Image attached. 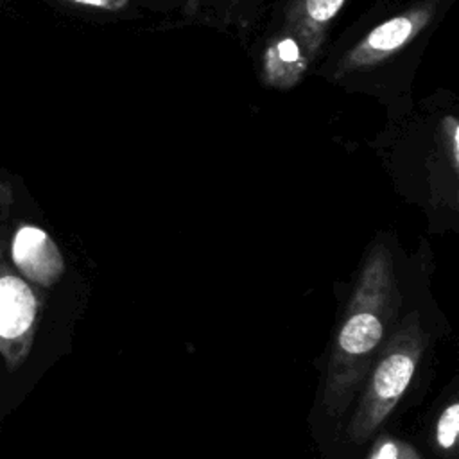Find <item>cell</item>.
I'll list each match as a JSON object with an SVG mask.
<instances>
[{
    "label": "cell",
    "mask_w": 459,
    "mask_h": 459,
    "mask_svg": "<svg viewBox=\"0 0 459 459\" xmlns=\"http://www.w3.org/2000/svg\"><path fill=\"white\" fill-rule=\"evenodd\" d=\"M77 5H88V7H99V9H120L127 0H65Z\"/></svg>",
    "instance_id": "cell-10"
},
{
    "label": "cell",
    "mask_w": 459,
    "mask_h": 459,
    "mask_svg": "<svg viewBox=\"0 0 459 459\" xmlns=\"http://www.w3.org/2000/svg\"><path fill=\"white\" fill-rule=\"evenodd\" d=\"M11 204V194H9V186L0 183V208L5 210Z\"/></svg>",
    "instance_id": "cell-11"
},
{
    "label": "cell",
    "mask_w": 459,
    "mask_h": 459,
    "mask_svg": "<svg viewBox=\"0 0 459 459\" xmlns=\"http://www.w3.org/2000/svg\"><path fill=\"white\" fill-rule=\"evenodd\" d=\"M307 68V57L290 36L276 39L265 52L264 57V77L265 82L280 88L292 86L298 82Z\"/></svg>",
    "instance_id": "cell-6"
},
{
    "label": "cell",
    "mask_w": 459,
    "mask_h": 459,
    "mask_svg": "<svg viewBox=\"0 0 459 459\" xmlns=\"http://www.w3.org/2000/svg\"><path fill=\"white\" fill-rule=\"evenodd\" d=\"M344 0H305L303 2V29L310 38V47L321 29L339 13Z\"/></svg>",
    "instance_id": "cell-7"
},
{
    "label": "cell",
    "mask_w": 459,
    "mask_h": 459,
    "mask_svg": "<svg viewBox=\"0 0 459 459\" xmlns=\"http://www.w3.org/2000/svg\"><path fill=\"white\" fill-rule=\"evenodd\" d=\"M425 344L427 337L420 319L411 314L391 333L371 366L373 369L362 391L360 403L346 427L351 441H366L391 414L414 378Z\"/></svg>",
    "instance_id": "cell-2"
},
{
    "label": "cell",
    "mask_w": 459,
    "mask_h": 459,
    "mask_svg": "<svg viewBox=\"0 0 459 459\" xmlns=\"http://www.w3.org/2000/svg\"><path fill=\"white\" fill-rule=\"evenodd\" d=\"M457 430H459V403L452 402L448 407H445V411L437 420V425H436L437 445L443 450H450L455 445Z\"/></svg>",
    "instance_id": "cell-8"
},
{
    "label": "cell",
    "mask_w": 459,
    "mask_h": 459,
    "mask_svg": "<svg viewBox=\"0 0 459 459\" xmlns=\"http://www.w3.org/2000/svg\"><path fill=\"white\" fill-rule=\"evenodd\" d=\"M429 16V9H414L380 23L366 36L362 43H359V47L353 48V52L342 63V68L348 70L373 65L391 56L425 27Z\"/></svg>",
    "instance_id": "cell-5"
},
{
    "label": "cell",
    "mask_w": 459,
    "mask_h": 459,
    "mask_svg": "<svg viewBox=\"0 0 459 459\" xmlns=\"http://www.w3.org/2000/svg\"><path fill=\"white\" fill-rule=\"evenodd\" d=\"M369 459H420V457L407 443H400L394 439H384L373 450Z\"/></svg>",
    "instance_id": "cell-9"
},
{
    "label": "cell",
    "mask_w": 459,
    "mask_h": 459,
    "mask_svg": "<svg viewBox=\"0 0 459 459\" xmlns=\"http://www.w3.org/2000/svg\"><path fill=\"white\" fill-rule=\"evenodd\" d=\"M396 290L391 256L377 247L360 274L335 337L325 385V409L337 420L351 403L375 359L391 337Z\"/></svg>",
    "instance_id": "cell-1"
},
{
    "label": "cell",
    "mask_w": 459,
    "mask_h": 459,
    "mask_svg": "<svg viewBox=\"0 0 459 459\" xmlns=\"http://www.w3.org/2000/svg\"><path fill=\"white\" fill-rule=\"evenodd\" d=\"M41 301L32 285L13 267L0 224V359L14 371L29 357L39 325Z\"/></svg>",
    "instance_id": "cell-3"
},
{
    "label": "cell",
    "mask_w": 459,
    "mask_h": 459,
    "mask_svg": "<svg viewBox=\"0 0 459 459\" xmlns=\"http://www.w3.org/2000/svg\"><path fill=\"white\" fill-rule=\"evenodd\" d=\"M9 260L29 283L39 287H52L65 273V260L57 244L34 224L23 222L14 230Z\"/></svg>",
    "instance_id": "cell-4"
}]
</instances>
